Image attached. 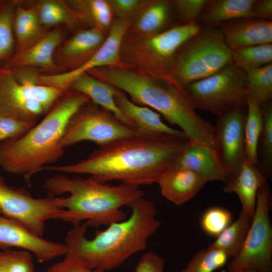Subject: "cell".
<instances>
[{
	"mask_svg": "<svg viewBox=\"0 0 272 272\" xmlns=\"http://www.w3.org/2000/svg\"><path fill=\"white\" fill-rule=\"evenodd\" d=\"M66 2L78 13L83 24L108 34L113 22L108 1L69 0Z\"/></svg>",
	"mask_w": 272,
	"mask_h": 272,
	"instance_id": "cell-27",
	"label": "cell"
},
{
	"mask_svg": "<svg viewBox=\"0 0 272 272\" xmlns=\"http://www.w3.org/2000/svg\"><path fill=\"white\" fill-rule=\"evenodd\" d=\"M164 259L157 254L149 251L141 257L133 272H165Z\"/></svg>",
	"mask_w": 272,
	"mask_h": 272,
	"instance_id": "cell-40",
	"label": "cell"
},
{
	"mask_svg": "<svg viewBox=\"0 0 272 272\" xmlns=\"http://www.w3.org/2000/svg\"><path fill=\"white\" fill-rule=\"evenodd\" d=\"M247 106H237L218 115L214 126L216 149L226 173L233 178L245 159L244 123Z\"/></svg>",
	"mask_w": 272,
	"mask_h": 272,
	"instance_id": "cell-14",
	"label": "cell"
},
{
	"mask_svg": "<svg viewBox=\"0 0 272 272\" xmlns=\"http://www.w3.org/2000/svg\"><path fill=\"white\" fill-rule=\"evenodd\" d=\"M0 272H6L4 269L0 267Z\"/></svg>",
	"mask_w": 272,
	"mask_h": 272,
	"instance_id": "cell-44",
	"label": "cell"
},
{
	"mask_svg": "<svg viewBox=\"0 0 272 272\" xmlns=\"http://www.w3.org/2000/svg\"><path fill=\"white\" fill-rule=\"evenodd\" d=\"M246 73L231 62L213 75L184 87L196 109L218 115L246 106Z\"/></svg>",
	"mask_w": 272,
	"mask_h": 272,
	"instance_id": "cell-9",
	"label": "cell"
},
{
	"mask_svg": "<svg viewBox=\"0 0 272 272\" xmlns=\"http://www.w3.org/2000/svg\"><path fill=\"white\" fill-rule=\"evenodd\" d=\"M266 180L259 166L245 159L236 174L224 182L223 190L236 193L241 203V210L253 217L257 192L267 183Z\"/></svg>",
	"mask_w": 272,
	"mask_h": 272,
	"instance_id": "cell-22",
	"label": "cell"
},
{
	"mask_svg": "<svg viewBox=\"0 0 272 272\" xmlns=\"http://www.w3.org/2000/svg\"><path fill=\"white\" fill-rule=\"evenodd\" d=\"M129 217L112 223L88 239L85 222L73 227L64 238V258L76 259L88 268L105 272L116 268L131 255L145 250L149 239L158 230L155 203L140 197L128 206Z\"/></svg>",
	"mask_w": 272,
	"mask_h": 272,
	"instance_id": "cell-3",
	"label": "cell"
},
{
	"mask_svg": "<svg viewBox=\"0 0 272 272\" xmlns=\"http://www.w3.org/2000/svg\"><path fill=\"white\" fill-rule=\"evenodd\" d=\"M46 272H103L92 269L76 259L64 258L50 266Z\"/></svg>",
	"mask_w": 272,
	"mask_h": 272,
	"instance_id": "cell-41",
	"label": "cell"
},
{
	"mask_svg": "<svg viewBox=\"0 0 272 272\" xmlns=\"http://www.w3.org/2000/svg\"><path fill=\"white\" fill-rule=\"evenodd\" d=\"M43 188L47 196L54 197L55 203L62 209L57 219L73 226L85 221L93 227L126 219L127 215L121 208L128 207L145 194L137 186L110 185L90 177L71 178L62 174L49 177Z\"/></svg>",
	"mask_w": 272,
	"mask_h": 272,
	"instance_id": "cell-4",
	"label": "cell"
},
{
	"mask_svg": "<svg viewBox=\"0 0 272 272\" xmlns=\"http://www.w3.org/2000/svg\"></svg>",
	"mask_w": 272,
	"mask_h": 272,
	"instance_id": "cell-46",
	"label": "cell"
},
{
	"mask_svg": "<svg viewBox=\"0 0 272 272\" xmlns=\"http://www.w3.org/2000/svg\"><path fill=\"white\" fill-rule=\"evenodd\" d=\"M1 216H2V215L1 213V212H0V217H1Z\"/></svg>",
	"mask_w": 272,
	"mask_h": 272,
	"instance_id": "cell-45",
	"label": "cell"
},
{
	"mask_svg": "<svg viewBox=\"0 0 272 272\" xmlns=\"http://www.w3.org/2000/svg\"><path fill=\"white\" fill-rule=\"evenodd\" d=\"M228 258L223 251L209 246L199 250L180 272H213L224 266Z\"/></svg>",
	"mask_w": 272,
	"mask_h": 272,
	"instance_id": "cell-33",
	"label": "cell"
},
{
	"mask_svg": "<svg viewBox=\"0 0 272 272\" xmlns=\"http://www.w3.org/2000/svg\"><path fill=\"white\" fill-rule=\"evenodd\" d=\"M60 209L54 197L34 198L26 190L8 185L0 174V212L3 216L21 223L42 237L45 222L57 219Z\"/></svg>",
	"mask_w": 272,
	"mask_h": 272,
	"instance_id": "cell-12",
	"label": "cell"
},
{
	"mask_svg": "<svg viewBox=\"0 0 272 272\" xmlns=\"http://www.w3.org/2000/svg\"><path fill=\"white\" fill-rule=\"evenodd\" d=\"M253 217L241 210L238 219L230 224L209 246L223 251L229 258L236 256L241 250Z\"/></svg>",
	"mask_w": 272,
	"mask_h": 272,
	"instance_id": "cell-28",
	"label": "cell"
},
{
	"mask_svg": "<svg viewBox=\"0 0 272 272\" xmlns=\"http://www.w3.org/2000/svg\"><path fill=\"white\" fill-rule=\"evenodd\" d=\"M17 0H0V63L14 54L15 40L13 20Z\"/></svg>",
	"mask_w": 272,
	"mask_h": 272,
	"instance_id": "cell-32",
	"label": "cell"
},
{
	"mask_svg": "<svg viewBox=\"0 0 272 272\" xmlns=\"http://www.w3.org/2000/svg\"><path fill=\"white\" fill-rule=\"evenodd\" d=\"M35 68L0 66V116L36 122L63 93L38 84Z\"/></svg>",
	"mask_w": 272,
	"mask_h": 272,
	"instance_id": "cell-7",
	"label": "cell"
},
{
	"mask_svg": "<svg viewBox=\"0 0 272 272\" xmlns=\"http://www.w3.org/2000/svg\"><path fill=\"white\" fill-rule=\"evenodd\" d=\"M254 17L271 20L272 18L271 0H254L252 7Z\"/></svg>",
	"mask_w": 272,
	"mask_h": 272,
	"instance_id": "cell-42",
	"label": "cell"
},
{
	"mask_svg": "<svg viewBox=\"0 0 272 272\" xmlns=\"http://www.w3.org/2000/svg\"><path fill=\"white\" fill-rule=\"evenodd\" d=\"M237 272H259L258 271L256 270H241Z\"/></svg>",
	"mask_w": 272,
	"mask_h": 272,
	"instance_id": "cell-43",
	"label": "cell"
},
{
	"mask_svg": "<svg viewBox=\"0 0 272 272\" xmlns=\"http://www.w3.org/2000/svg\"><path fill=\"white\" fill-rule=\"evenodd\" d=\"M219 29L231 49L272 43V21L256 17L232 21Z\"/></svg>",
	"mask_w": 272,
	"mask_h": 272,
	"instance_id": "cell-18",
	"label": "cell"
},
{
	"mask_svg": "<svg viewBox=\"0 0 272 272\" xmlns=\"http://www.w3.org/2000/svg\"><path fill=\"white\" fill-rule=\"evenodd\" d=\"M35 124L34 121L0 116V143L21 137Z\"/></svg>",
	"mask_w": 272,
	"mask_h": 272,
	"instance_id": "cell-38",
	"label": "cell"
},
{
	"mask_svg": "<svg viewBox=\"0 0 272 272\" xmlns=\"http://www.w3.org/2000/svg\"><path fill=\"white\" fill-rule=\"evenodd\" d=\"M201 29L196 22L177 25L150 36L127 32L121 45V61L148 74L172 77L171 71L178 51Z\"/></svg>",
	"mask_w": 272,
	"mask_h": 272,
	"instance_id": "cell-6",
	"label": "cell"
},
{
	"mask_svg": "<svg viewBox=\"0 0 272 272\" xmlns=\"http://www.w3.org/2000/svg\"><path fill=\"white\" fill-rule=\"evenodd\" d=\"M173 2L167 0L146 1L129 20L128 32L142 36H150L164 30L169 23Z\"/></svg>",
	"mask_w": 272,
	"mask_h": 272,
	"instance_id": "cell-23",
	"label": "cell"
},
{
	"mask_svg": "<svg viewBox=\"0 0 272 272\" xmlns=\"http://www.w3.org/2000/svg\"><path fill=\"white\" fill-rule=\"evenodd\" d=\"M231 62V49L219 29L202 28L179 50L170 75L184 87L213 75Z\"/></svg>",
	"mask_w": 272,
	"mask_h": 272,
	"instance_id": "cell-8",
	"label": "cell"
},
{
	"mask_svg": "<svg viewBox=\"0 0 272 272\" xmlns=\"http://www.w3.org/2000/svg\"><path fill=\"white\" fill-rule=\"evenodd\" d=\"M270 193L267 183L258 190L252 223L238 254L228 265V272L253 270L272 272V228Z\"/></svg>",
	"mask_w": 272,
	"mask_h": 272,
	"instance_id": "cell-10",
	"label": "cell"
},
{
	"mask_svg": "<svg viewBox=\"0 0 272 272\" xmlns=\"http://www.w3.org/2000/svg\"><path fill=\"white\" fill-rule=\"evenodd\" d=\"M190 143L186 137L161 134H138L114 140L75 163L46 166L42 171L86 174L105 183L139 186L158 182L175 166L179 155Z\"/></svg>",
	"mask_w": 272,
	"mask_h": 272,
	"instance_id": "cell-1",
	"label": "cell"
},
{
	"mask_svg": "<svg viewBox=\"0 0 272 272\" xmlns=\"http://www.w3.org/2000/svg\"><path fill=\"white\" fill-rule=\"evenodd\" d=\"M114 99L122 114L143 134H168L186 137L181 130L173 128L165 123L158 112L133 103L125 93L117 88Z\"/></svg>",
	"mask_w": 272,
	"mask_h": 272,
	"instance_id": "cell-20",
	"label": "cell"
},
{
	"mask_svg": "<svg viewBox=\"0 0 272 272\" xmlns=\"http://www.w3.org/2000/svg\"><path fill=\"white\" fill-rule=\"evenodd\" d=\"M88 74L127 94L133 103L157 111L180 127L191 143L215 148L214 126L197 114L185 88L172 77L127 66L101 67Z\"/></svg>",
	"mask_w": 272,
	"mask_h": 272,
	"instance_id": "cell-2",
	"label": "cell"
},
{
	"mask_svg": "<svg viewBox=\"0 0 272 272\" xmlns=\"http://www.w3.org/2000/svg\"><path fill=\"white\" fill-rule=\"evenodd\" d=\"M69 90L86 95L92 102L110 111L129 126L136 129L116 104L114 99L116 88L86 73L74 80L69 86Z\"/></svg>",
	"mask_w": 272,
	"mask_h": 272,
	"instance_id": "cell-24",
	"label": "cell"
},
{
	"mask_svg": "<svg viewBox=\"0 0 272 272\" xmlns=\"http://www.w3.org/2000/svg\"><path fill=\"white\" fill-rule=\"evenodd\" d=\"M0 267L6 272H34L32 254L25 250L1 251Z\"/></svg>",
	"mask_w": 272,
	"mask_h": 272,
	"instance_id": "cell-36",
	"label": "cell"
},
{
	"mask_svg": "<svg viewBox=\"0 0 272 272\" xmlns=\"http://www.w3.org/2000/svg\"><path fill=\"white\" fill-rule=\"evenodd\" d=\"M254 0H210L199 20L211 27L236 20L254 17L252 7Z\"/></svg>",
	"mask_w": 272,
	"mask_h": 272,
	"instance_id": "cell-25",
	"label": "cell"
},
{
	"mask_svg": "<svg viewBox=\"0 0 272 272\" xmlns=\"http://www.w3.org/2000/svg\"><path fill=\"white\" fill-rule=\"evenodd\" d=\"M17 247L28 251L41 263L64 255V244L46 240L21 223L0 217V248Z\"/></svg>",
	"mask_w": 272,
	"mask_h": 272,
	"instance_id": "cell-15",
	"label": "cell"
},
{
	"mask_svg": "<svg viewBox=\"0 0 272 272\" xmlns=\"http://www.w3.org/2000/svg\"><path fill=\"white\" fill-rule=\"evenodd\" d=\"M106 36L94 28L77 31L57 48L54 56L55 63L63 72L79 67L93 56Z\"/></svg>",
	"mask_w": 272,
	"mask_h": 272,
	"instance_id": "cell-17",
	"label": "cell"
},
{
	"mask_svg": "<svg viewBox=\"0 0 272 272\" xmlns=\"http://www.w3.org/2000/svg\"><path fill=\"white\" fill-rule=\"evenodd\" d=\"M231 52L232 62L245 73L272 63V43L235 48Z\"/></svg>",
	"mask_w": 272,
	"mask_h": 272,
	"instance_id": "cell-30",
	"label": "cell"
},
{
	"mask_svg": "<svg viewBox=\"0 0 272 272\" xmlns=\"http://www.w3.org/2000/svg\"><path fill=\"white\" fill-rule=\"evenodd\" d=\"M263 126L261 134L260 169L264 175L270 176L272 169V105L271 100L262 106Z\"/></svg>",
	"mask_w": 272,
	"mask_h": 272,
	"instance_id": "cell-34",
	"label": "cell"
},
{
	"mask_svg": "<svg viewBox=\"0 0 272 272\" xmlns=\"http://www.w3.org/2000/svg\"><path fill=\"white\" fill-rule=\"evenodd\" d=\"M127 20L116 19L103 43L86 62L75 69L57 74H41L38 82L40 84L51 87L63 92L69 90L71 83L80 76L91 70L105 66H126L121 60L122 41L128 31Z\"/></svg>",
	"mask_w": 272,
	"mask_h": 272,
	"instance_id": "cell-13",
	"label": "cell"
},
{
	"mask_svg": "<svg viewBox=\"0 0 272 272\" xmlns=\"http://www.w3.org/2000/svg\"><path fill=\"white\" fill-rule=\"evenodd\" d=\"M206 183L194 172L177 166L166 172L157 182L162 195L177 206L195 196Z\"/></svg>",
	"mask_w": 272,
	"mask_h": 272,
	"instance_id": "cell-21",
	"label": "cell"
},
{
	"mask_svg": "<svg viewBox=\"0 0 272 272\" xmlns=\"http://www.w3.org/2000/svg\"><path fill=\"white\" fill-rule=\"evenodd\" d=\"M34 8L41 24L46 28L63 25L70 29L83 24L80 15L63 0H39L26 2Z\"/></svg>",
	"mask_w": 272,
	"mask_h": 272,
	"instance_id": "cell-26",
	"label": "cell"
},
{
	"mask_svg": "<svg viewBox=\"0 0 272 272\" xmlns=\"http://www.w3.org/2000/svg\"><path fill=\"white\" fill-rule=\"evenodd\" d=\"M63 38V33L60 27L48 31L31 46L14 53L2 66L8 69L38 68L41 71L51 73L50 74L62 73L63 70L55 63L54 56Z\"/></svg>",
	"mask_w": 272,
	"mask_h": 272,
	"instance_id": "cell-16",
	"label": "cell"
},
{
	"mask_svg": "<svg viewBox=\"0 0 272 272\" xmlns=\"http://www.w3.org/2000/svg\"><path fill=\"white\" fill-rule=\"evenodd\" d=\"M247 98L261 106L272 97V63L246 73Z\"/></svg>",
	"mask_w": 272,
	"mask_h": 272,
	"instance_id": "cell-31",
	"label": "cell"
},
{
	"mask_svg": "<svg viewBox=\"0 0 272 272\" xmlns=\"http://www.w3.org/2000/svg\"><path fill=\"white\" fill-rule=\"evenodd\" d=\"M175 166L194 172L207 182L226 179L225 168L215 148L198 143H190L176 159Z\"/></svg>",
	"mask_w": 272,
	"mask_h": 272,
	"instance_id": "cell-19",
	"label": "cell"
},
{
	"mask_svg": "<svg viewBox=\"0 0 272 272\" xmlns=\"http://www.w3.org/2000/svg\"><path fill=\"white\" fill-rule=\"evenodd\" d=\"M138 134H144L90 100L70 119L60 144L64 149L82 141H91L101 146L120 138Z\"/></svg>",
	"mask_w": 272,
	"mask_h": 272,
	"instance_id": "cell-11",
	"label": "cell"
},
{
	"mask_svg": "<svg viewBox=\"0 0 272 272\" xmlns=\"http://www.w3.org/2000/svg\"><path fill=\"white\" fill-rule=\"evenodd\" d=\"M90 100L75 90L63 92L40 122L21 137L0 143V167L8 173L23 174L28 180L58 160L64 154L60 142L68 121Z\"/></svg>",
	"mask_w": 272,
	"mask_h": 272,
	"instance_id": "cell-5",
	"label": "cell"
},
{
	"mask_svg": "<svg viewBox=\"0 0 272 272\" xmlns=\"http://www.w3.org/2000/svg\"><path fill=\"white\" fill-rule=\"evenodd\" d=\"M232 218L231 212L221 207H213L203 213L200 225L205 233L217 237L231 224Z\"/></svg>",
	"mask_w": 272,
	"mask_h": 272,
	"instance_id": "cell-35",
	"label": "cell"
},
{
	"mask_svg": "<svg viewBox=\"0 0 272 272\" xmlns=\"http://www.w3.org/2000/svg\"><path fill=\"white\" fill-rule=\"evenodd\" d=\"M247 113L244 123L245 159L259 166L258 143L263 126L262 106L247 98Z\"/></svg>",
	"mask_w": 272,
	"mask_h": 272,
	"instance_id": "cell-29",
	"label": "cell"
},
{
	"mask_svg": "<svg viewBox=\"0 0 272 272\" xmlns=\"http://www.w3.org/2000/svg\"><path fill=\"white\" fill-rule=\"evenodd\" d=\"M143 0H109L113 15L118 19L130 20L143 6Z\"/></svg>",
	"mask_w": 272,
	"mask_h": 272,
	"instance_id": "cell-39",
	"label": "cell"
},
{
	"mask_svg": "<svg viewBox=\"0 0 272 272\" xmlns=\"http://www.w3.org/2000/svg\"><path fill=\"white\" fill-rule=\"evenodd\" d=\"M173 9L182 22L181 24L198 22L197 21L210 0H175Z\"/></svg>",
	"mask_w": 272,
	"mask_h": 272,
	"instance_id": "cell-37",
	"label": "cell"
}]
</instances>
